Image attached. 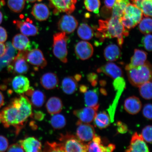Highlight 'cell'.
Returning <instances> with one entry per match:
<instances>
[{"instance_id": "43", "label": "cell", "mask_w": 152, "mask_h": 152, "mask_svg": "<svg viewBox=\"0 0 152 152\" xmlns=\"http://www.w3.org/2000/svg\"><path fill=\"white\" fill-rule=\"evenodd\" d=\"M152 105L151 104H148L144 106L142 114L144 117L149 120L152 119Z\"/></svg>"}, {"instance_id": "36", "label": "cell", "mask_w": 152, "mask_h": 152, "mask_svg": "<svg viewBox=\"0 0 152 152\" xmlns=\"http://www.w3.org/2000/svg\"><path fill=\"white\" fill-rule=\"evenodd\" d=\"M84 5L87 10L96 14L99 13L100 6V0H85Z\"/></svg>"}, {"instance_id": "51", "label": "cell", "mask_w": 152, "mask_h": 152, "mask_svg": "<svg viewBox=\"0 0 152 152\" xmlns=\"http://www.w3.org/2000/svg\"><path fill=\"white\" fill-rule=\"evenodd\" d=\"M7 51V45L0 43V58L4 56Z\"/></svg>"}, {"instance_id": "37", "label": "cell", "mask_w": 152, "mask_h": 152, "mask_svg": "<svg viewBox=\"0 0 152 152\" xmlns=\"http://www.w3.org/2000/svg\"><path fill=\"white\" fill-rule=\"evenodd\" d=\"M44 151L46 152H64L61 142H47L45 143Z\"/></svg>"}, {"instance_id": "56", "label": "cell", "mask_w": 152, "mask_h": 152, "mask_svg": "<svg viewBox=\"0 0 152 152\" xmlns=\"http://www.w3.org/2000/svg\"><path fill=\"white\" fill-rule=\"evenodd\" d=\"M26 1L29 2L30 3H34L37 1H42V0H26Z\"/></svg>"}, {"instance_id": "23", "label": "cell", "mask_w": 152, "mask_h": 152, "mask_svg": "<svg viewBox=\"0 0 152 152\" xmlns=\"http://www.w3.org/2000/svg\"><path fill=\"white\" fill-rule=\"evenodd\" d=\"M59 80L56 74L48 72L42 76L40 83L44 88L47 90H52L58 86Z\"/></svg>"}, {"instance_id": "19", "label": "cell", "mask_w": 152, "mask_h": 152, "mask_svg": "<svg viewBox=\"0 0 152 152\" xmlns=\"http://www.w3.org/2000/svg\"><path fill=\"white\" fill-rule=\"evenodd\" d=\"M12 45L19 51H29L31 50L32 45L29 39L23 34L15 35L12 40Z\"/></svg>"}, {"instance_id": "25", "label": "cell", "mask_w": 152, "mask_h": 152, "mask_svg": "<svg viewBox=\"0 0 152 152\" xmlns=\"http://www.w3.org/2000/svg\"><path fill=\"white\" fill-rule=\"evenodd\" d=\"M45 106L48 113L51 115H54L59 113L62 111L63 104L60 98L53 96L48 100Z\"/></svg>"}, {"instance_id": "31", "label": "cell", "mask_w": 152, "mask_h": 152, "mask_svg": "<svg viewBox=\"0 0 152 152\" xmlns=\"http://www.w3.org/2000/svg\"><path fill=\"white\" fill-rule=\"evenodd\" d=\"M85 93L86 105L88 107H94L98 104V96L96 90L87 91Z\"/></svg>"}, {"instance_id": "29", "label": "cell", "mask_w": 152, "mask_h": 152, "mask_svg": "<svg viewBox=\"0 0 152 152\" xmlns=\"http://www.w3.org/2000/svg\"><path fill=\"white\" fill-rule=\"evenodd\" d=\"M94 120L95 126L101 129L107 128L111 122L109 116L104 111L96 113Z\"/></svg>"}, {"instance_id": "39", "label": "cell", "mask_w": 152, "mask_h": 152, "mask_svg": "<svg viewBox=\"0 0 152 152\" xmlns=\"http://www.w3.org/2000/svg\"><path fill=\"white\" fill-rule=\"evenodd\" d=\"M152 0H144L142 3L141 10L144 16L152 17Z\"/></svg>"}, {"instance_id": "24", "label": "cell", "mask_w": 152, "mask_h": 152, "mask_svg": "<svg viewBox=\"0 0 152 152\" xmlns=\"http://www.w3.org/2000/svg\"><path fill=\"white\" fill-rule=\"evenodd\" d=\"M124 107L128 113L135 115L141 110L142 104L139 99L136 96H132L129 97L125 100Z\"/></svg>"}, {"instance_id": "2", "label": "cell", "mask_w": 152, "mask_h": 152, "mask_svg": "<svg viewBox=\"0 0 152 152\" xmlns=\"http://www.w3.org/2000/svg\"><path fill=\"white\" fill-rule=\"evenodd\" d=\"M118 17L112 16L105 20L99 21L98 31L102 34V39L116 37L120 47H122L123 35H129L128 30L123 26Z\"/></svg>"}, {"instance_id": "15", "label": "cell", "mask_w": 152, "mask_h": 152, "mask_svg": "<svg viewBox=\"0 0 152 152\" xmlns=\"http://www.w3.org/2000/svg\"><path fill=\"white\" fill-rule=\"evenodd\" d=\"M142 14L141 9L129 3L125 7L123 16L132 20L137 25L142 20Z\"/></svg>"}, {"instance_id": "13", "label": "cell", "mask_w": 152, "mask_h": 152, "mask_svg": "<svg viewBox=\"0 0 152 152\" xmlns=\"http://www.w3.org/2000/svg\"><path fill=\"white\" fill-rule=\"evenodd\" d=\"M127 152H149V148L141 134L135 132L133 135L130 145L125 151Z\"/></svg>"}, {"instance_id": "20", "label": "cell", "mask_w": 152, "mask_h": 152, "mask_svg": "<svg viewBox=\"0 0 152 152\" xmlns=\"http://www.w3.org/2000/svg\"><path fill=\"white\" fill-rule=\"evenodd\" d=\"M147 53L144 51L138 49H135L134 54L131 58L130 63L125 66L126 71L133 68L143 65L146 62Z\"/></svg>"}, {"instance_id": "40", "label": "cell", "mask_w": 152, "mask_h": 152, "mask_svg": "<svg viewBox=\"0 0 152 152\" xmlns=\"http://www.w3.org/2000/svg\"><path fill=\"white\" fill-rule=\"evenodd\" d=\"M142 136L144 140L146 142L152 143V126L148 125L142 129Z\"/></svg>"}, {"instance_id": "33", "label": "cell", "mask_w": 152, "mask_h": 152, "mask_svg": "<svg viewBox=\"0 0 152 152\" xmlns=\"http://www.w3.org/2000/svg\"><path fill=\"white\" fill-rule=\"evenodd\" d=\"M139 87L140 94L142 98L147 100L151 99V80L144 83Z\"/></svg>"}, {"instance_id": "48", "label": "cell", "mask_w": 152, "mask_h": 152, "mask_svg": "<svg viewBox=\"0 0 152 152\" xmlns=\"http://www.w3.org/2000/svg\"><path fill=\"white\" fill-rule=\"evenodd\" d=\"M7 34L5 28L0 26V43H4L7 41Z\"/></svg>"}, {"instance_id": "49", "label": "cell", "mask_w": 152, "mask_h": 152, "mask_svg": "<svg viewBox=\"0 0 152 152\" xmlns=\"http://www.w3.org/2000/svg\"><path fill=\"white\" fill-rule=\"evenodd\" d=\"M33 115L34 118L39 121H42L45 117V114L40 111H36Z\"/></svg>"}, {"instance_id": "50", "label": "cell", "mask_w": 152, "mask_h": 152, "mask_svg": "<svg viewBox=\"0 0 152 152\" xmlns=\"http://www.w3.org/2000/svg\"><path fill=\"white\" fill-rule=\"evenodd\" d=\"M116 0H104V4L106 8L111 9L115 5Z\"/></svg>"}, {"instance_id": "8", "label": "cell", "mask_w": 152, "mask_h": 152, "mask_svg": "<svg viewBox=\"0 0 152 152\" xmlns=\"http://www.w3.org/2000/svg\"><path fill=\"white\" fill-rule=\"evenodd\" d=\"M78 25L75 17L69 14L63 15L58 23V29L66 34H70L75 31Z\"/></svg>"}, {"instance_id": "53", "label": "cell", "mask_w": 152, "mask_h": 152, "mask_svg": "<svg viewBox=\"0 0 152 152\" xmlns=\"http://www.w3.org/2000/svg\"><path fill=\"white\" fill-rule=\"evenodd\" d=\"M4 104V98L2 93L0 91V108Z\"/></svg>"}, {"instance_id": "10", "label": "cell", "mask_w": 152, "mask_h": 152, "mask_svg": "<svg viewBox=\"0 0 152 152\" xmlns=\"http://www.w3.org/2000/svg\"><path fill=\"white\" fill-rule=\"evenodd\" d=\"M99 104L94 107H87L74 111L73 113L81 123H90L94 120L97 113Z\"/></svg>"}, {"instance_id": "27", "label": "cell", "mask_w": 152, "mask_h": 152, "mask_svg": "<svg viewBox=\"0 0 152 152\" xmlns=\"http://www.w3.org/2000/svg\"><path fill=\"white\" fill-rule=\"evenodd\" d=\"M104 56L106 60L108 61H115L121 58V50L117 45H110L104 49Z\"/></svg>"}, {"instance_id": "57", "label": "cell", "mask_w": 152, "mask_h": 152, "mask_svg": "<svg viewBox=\"0 0 152 152\" xmlns=\"http://www.w3.org/2000/svg\"><path fill=\"white\" fill-rule=\"evenodd\" d=\"M3 15L2 13H1V11H0V24L2 23L3 20Z\"/></svg>"}, {"instance_id": "32", "label": "cell", "mask_w": 152, "mask_h": 152, "mask_svg": "<svg viewBox=\"0 0 152 152\" xmlns=\"http://www.w3.org/2000/svg\"><path fill=\"white\" fill-rule=\"evenodd\" d=\"M50 123L55 130H60L66 126V120L64 115L58 113L54 115L51 118Z\"/></svg>"}, {"instance_id": "44", "label": "cell", "mask_w": 152, "mask_h": 152, "mask_svg": "<svg viewBox=\"0 0 152 152\" xmlns=\"http://www.w3.org/2000/svg\"><path fill=\"white\" fill-rule=\"evenodd\" d=\"M9 147L8 140L5 137L0 135V152H5Z\"/></svg>"}, {"instance_id": "6", "label": "cell", "mask_w": 152, "mask_h": 152, "mask_svg": "<svg viewBox=\"0 0 152 152\" xmlns=\"http://www.w3.org/2000/svg\"><path fill=\"white\" fill-rule=\"evenodd\" d=\"M27 51H19L8 65L9 72L20 75L27 73L29 69V65L26 59Z\"/></svg>"}, {"instance_id": "55", "label": "cell", "mask_w": 152, "mask_h": 152, "mask_svg": "<svg viewBox=\"0 0 152 152\" xmlns=\"http://www.w3.org/2000/svg\"><path fill=\"white\" fill-rule=\"evenodd\" d=\"M74 77L77 81H79L81 79V76L79 75H76Z\"/></svg>"}, {"instance_id": "18", "label": "cell", "mask_w": 152, "mask_h": 152, "mask_svg": "<svg viewBox=\"0 0 152 152\" xmlns=\"http://www.w3.org/2000/svg\"><path fill=\"white\" fill-rule=\"evenodd\" d=\"M19 143L22 146L24 151L39 152L42 151V145L40 142L33 137L20 140Z\"/></svg>"}, {"instance_id": "9", "label": "cell", "mask_w": 152, "mask_h": 152, "mask_svg": "<svg viewBox=\"0 0 152 152\" xmlns=\"http://www.w3.org/2000/svg\"><path fill=\"white\" fill-rule=\"evenodd\" d=\"M26 61L31 65L43 69L47 65V62L42 52L38 49L28 51L26 55Z\"/></svg>"}, {"instance_id": "30", "label": "cell", "mask_w": 152, "mask_h": 152, "mask_svg": "<svg viewBox=\"0 0 152 152\" xmlns=\"http://www.w3.org/2000/svg\"><path fill=\"white\" fill-rule=\"evenodd\" d=\"M79 37L84 40H89L92 39L94 35L92 28L88 24L82 23L80 25L77 30Z\"/></svg>"}, {"instance_id": "35", "label": "cell", "mask_w": 152, "mask_h": 152, "mask_svg": "<svg viewBox=\"0 0 152 152\" xmlns=\"http://www.w3.org/2000/svg\"><path fill=\"white\" fill-rule=\"evenodd\" d=\"M25 4V0H8L7 1V6L9 8L16 13L21 12Z\"/></svg>"}, {"instance_id": "21", "label": "cell", "mask_w": 152, "mask_h": 152, "mask_svg": "<svg viewBox=\"0 0 152 152\" xmlns=\"http://www.w3.org/2000/svg\"><path fill=\"white\" fill-rule=\"evenodd\" d=\"M31 14L36 20L39 21L46 20L50 16V11L47 6L43 3H37L34 5Z\"/></svg>"}, {"instance_id": "34", "label": "cell", "mask_w": 152, "mask_h": 152, "mask_svg": "<svg viewBox=\"0 0 152 152\" xmlns=\"http://www.w3.org/2000/svg\"><path fill=\"white\" fill-rule=\"evenodd\" d=\"M152 19L149 17H146L140 21L139 24V30L142 34H151L152 32Z\"/></svg>"}, {"instance_id": "12", "label": "cell", "mask_w": 152, "mask_h": 152, "mask_svg": "<svg viewBox=\"0 0 152 152\" xmlns=\"http://www.w3.org/2000/svg\"><path fill=\"white\" fill-rule=\"evenodd\" d=\"M14 23L21 33L26 37H33L39 33L38 28L29 18L26 21L15 20Z\"/></svg>"}, {"instance_id": "16", "label": "cell", "mask_w": 152, "mask_h": 152, "mask_svg": "<svg viewBox=\"0 0 152 152\" xmlns=\"http://www.w3.org/2000/svg\"><path fill=\"white\" fill-rule=\"evenodd\" d=\"M12 86L17 94H22L27 92L30 88L29 80L23 75L17 76L12 80Z\"/></svg>"}, {"instance_id": "7", "label": "cell", "mask_w": 152, "mask_h": 152, "mask_svg": "<svg viewBox=\"0 0 152 152\" xmlns=\"http://www.w3.org/2000/svg\"><path fill=\"white\" fill-rule=\"evenodd\" d=\"M49 7L53 9V14L58 15L60 13L70 14L75 9L77 0H48Z\"/></svg>"}, {"instance_id": "46", "label": "cell", "mask_w": 152, "mask_h": 152, "mask_svg": "<svg viewBox=\"0 0 152 152\" xmlns=\"http://www.w3.org/2000/svg\"><path fill=\"white\" fill-rule=\"evenodd\" d=\"M118 132L121 134H124L128 130V127L127 125L121 121H119L117 122Z\"/></svg>"}, {"instance_id": "22", "label": "cell", "mask_w": 152, "mask_h": 152, "mask_svg": "<svg viewBox=\"0 0 152 152\" xmlns=\"http://www.w3.org/2000/svg\"><path fill=\"white\" fill-rule=\"evenodd\" d=\"M26 95L31 97V103L34 107L40 108L44 104L46 99V96L41 91L34 90L32 87H30L26 92Z\"/></svg>"}, {"instance_id": "28", "label": "cell", "mask_w": 152, "mask_h": 152, "mask_svg": "<svg viewBox=\"0 0 152 152\" xmlns=\"http://www.w3.org/2000/svg\"><path fill=\"white\" fill-rule=\"evenodd\" d=\"M61 85L63 92L69 95L74 94L77 91L78 87L77 81L72 77H64L63 79Z\"/></svg>"}, {"instance_id": "5", "label": "cell", "mask_w": 152, "mask_h": 152, "mask_svg": "<svg viewBox=\"0 0 152 152\" xmlns=\"http://www.w3.org/2000/svg\"><path fill=\"white\" fill-rule=\"evenodd\" d=\"M59 140L61 142L64 152H86L88 151L87 144H85L74 135L67 134L61 135Z\"/></svg>"}, {"instance_id": "1", "label": "cell", "mask_w": 152, "mask_h": 152, "mask_svg": "<svg viewBox=\"0 0 152 152\" xmlns=\"http://www.w3.org/2000/svg\"><path fill=\"white\" fill-rule=\"evenodd\" d=\"M32 113L30 101L26 96L20 94L0 112V123L6 128L15 127L18 134Z\"/></svg>"}, {"instance_id": "4", "label": "cell", "mask_w": 152, "mask_h": 152, "mask_svg": "<svg viewBox=\"0 0 152 152\" xmlns=\"http://www.w3.org/2000/svg\"><path fill=\"white\" fill-rule=\"evenodd\" d=\"M68 37L64 32H59L53 36V53L55 56L64 64L68 62Z\"/></svg>"}, {"instance_id": "52", "label": "cell", "mask_w": 152, "mask_h": 152, "mask_svg": "<svg viewBox=\"0 0 152 152\" xmlns=\"http://www.w3.org/2000/svg\"><path fill=\"white\" fill-rule=\"evenodd\" d=\"M134 4L139 8L141 9L142 4L144 0H131Z\"/></svg>"}, {"instance_id": "47", "label": "cell", "mask_w": 152, "mask_h": 152, "mask_svg": "<svg viewBox=\"0 0 152 152\" xmlns=\"http://www.w3.org/2000/svg\"><path fill=\"white\" fill-rule=\"evenodd\" d=\"M87 79L92 83L93 86H96L97 83L98 75L96 73H91L87 75Z\"/></svg>"}, {"instance_id": "54", "label": "cell", "mask_w": 152, "mask_h": 152, "mask_svg": "<svg viewBox=\"0 0 152 152\" xmlns=\"http://www.w3.org/2000/svg\"><path fill=\"white\" fill-rule=\"evenodd\" d=\"M80 90L81 93H85L87 90V87L86 86L82 85L80 87Z\"/></svg>"}, {"instance_id": "41", "label": "cell", "mask_w": 152, "mask_h": 152, "mask_svg": "<svg viewBox=\"0 0 152 152\" xmlns=\"http://www.w3.org/2000/svg\"><path fill=\"white\" fill-rule=\"evenodd\" d=\"M152 35L151 34H146L142 38L141 42L146 50L149 52L152 50Z\"/></svg>"}, {"instance_id": "26", "label": "cell", "mask_w": 152, "mask_h": 152, "mask_svg": "<svg viewBox=\"0 0 152 152\" xmlns=\"http://www.w3.org/2000/svg\"><path fill=\"white\" fill-rule=\"evenodd\" d=\"M87 148L88 152H109V145L104 146L102 143L100 137L96 134L92 140L87 144Z\"/></svg>"}, {"instance_id": "45", "label": "cell", "mask_w": 152, "mask_h": 152, "mask_svg": "<svg viewBox=\"0 0 152 152\" xmlns=\"http://www.w3.org/2000/svg\"><path fill=\"white\" fill-rule=\"evenodd\" d=\"M7 152H24V150L19 143H15L9 146Z\"/></svg>"}, {"instance_id": "42", "label": "cell", "mask_w": 152, "mask_h": 152, "mask_svg": "<svg viewBox=\"0 0 152 152\" xmlns=\"http://www.w3.org/2000/svg\"><path fill=\"white\" fill-rule=\"evenodd\" d=\"M113 86L116 91L124 89L125 87V82L122 77H119L115 79L113 83Z\"/></svg>"}, {"instance_id": "38", "label": "cell", "mask_w": 152, "mask_h": 152, "mask_svg": "<svg viewBox=\"0 0 152 152\" xmlns=\"http://www.w3.org/2000/svg\"><path fill=\"white\" fill-rule=\"evenodd\" d=\"M124 89H121L118 90L117 93L116 95L115 100H114L113 103L112 105L110 106L107 111L110 115V119H111V122H113L114 121V117L115 111L116 108L117 107L118 104V100L121 96V94Z\"/></svg>"}, {"instance_id": "14", "label": "cell", "mask_w": 152, "mask_h": 152, "mask_svg": "<svg viewBox=\"0 0 152 152\" xmlns=\"http://www.w3.org/2000/svg\"><path fill=\"white\" fill-rule=\"evenodd\" d=\"M75 52L78 58L81 60H86L92 56L94 52V48L90 43L81 41L76 44Z\"/></svg>"}, {"instance_id": "17", "label": "cell", "mask_w": 152, "mask_h": 152, "mask_svg": "<svg viewBox=\"0 0 152 152\" xmlns=\"http://www.w3.org/2000/svg\"><path fill=\"white\" fill-rule=\"evenodd\" d=\"M98 73H103L115 79L123 75L122 70L116 64L112 62H108L97 70Z\"/></svg>"}, {"instance_id": "11", "label": "cell", "mask_w": 152, "mask_h": 152, "mask_svg": "<svg viewBox=\"0 0 152 152\" xmlns=\"http://www.w3.org/2000/svg\"><path fill=\"white\" fill-rule=\"evenodd\" d=\"M77 135L78 138L83 142H90L92 140L95 134L94 127L88 123H85L78 121Z\"/></svg>"}, {"instance_id": "3", "label": "cell", "mask_w": 152, "mask_h": 152, "mask_svg": "<svg viewBox=\"0 0 152 152\" xmlns=\"http://www.w3.org/2000/svg\"><path fill=\"white\" fill-rule=\"evenodd\" d=\"M129 82L133 86L139 87L144 83L151 80V66L146 62L143 65L136 66L127 71Z\"/></svg>"}]
</instances>
